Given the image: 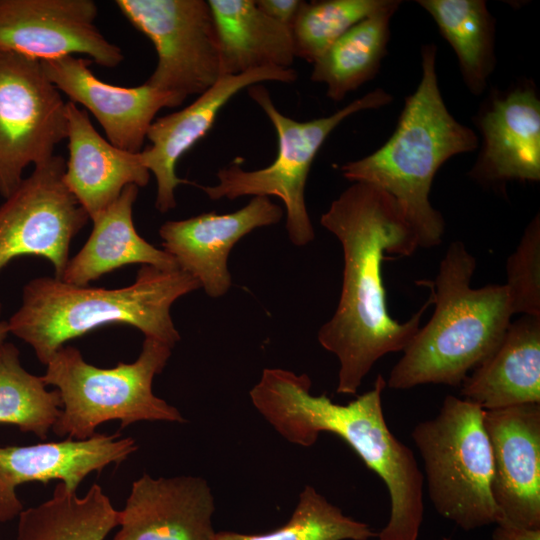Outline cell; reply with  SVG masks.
I'll return each instance as SVG.
<instances>
[{"mask_svg":"<svg viewBox=\"0 0 540 540\" xmlns=\"http://www.w3.org/2000/svg\"><path fill=\"white\" fill-rule=\"evenodd\" d=\"M138 449L131 437L95 433L86 440L66 438L25 446H0V522L20 515L23 505L16 488L27 482H62L76 492L93 472L120 464Z\"/></svg>","mask_w":540,"mask_h":540,"instance_id":"obj_17","label":"cell"},{"mask_svg":"<svg viewBox=\"0 0 540 540\" xmlns=\"http://www.w3.org/2000/svg\"><path fill=\"white\" fill-rule=\"evenodd\" d=\"M491 493L502 520L540 528V403L484 410Z\"/></svg>","mask_w":540,"mask_h":540,"instance_id":"obj_14","label":"cell"},{"mask_svg":"<svg viewBox=\"0 0 540 540\" xmlns=\"http://www.w3.org/2000/svg\"><path fill=\"white\" fill-rule=\"evenodd\" d=\"M214 496L197 476L133 481L125 506L118 511L113 540H213Z\"/></svg>","mask_w":540,"mask_h":540,"instance_id":"obj_19","label":"cell"},{"mask_svg":"<svg viewBox=\"0 0 540 540\" xmlns=\"http://www.w3.org/2000/svg\"><path fill=\"white\" fill-rule=\"evenodd\" d=\"M199 288L180 269L148 265L141 266L132 284L114 289L36 277L24 285L21 305L7 322L10 334L28 344L44 365L66 342L115 324L134 327L173 349L181 337L171 307Z\"/></svg>","mask_w":540,"mask_h":540,"instance_id":"obj_2","label":"cell"},{"mask_svg":"<svg viewBox=\"0 0 540 540\" xmlns=\"http://www.w3.org/2000/svg\"><path fill=\"white\" fill-rule=\"evenodd\" d=\"M297 76L293 68L273 67L221 76L185 108L156 118L146 137L151 144L140 152L143 165L156 179V209L166 213L176 207L177 186L189 183L176 174L178 160L208 133L220 110L233 96L254 84L292 83Z\"/></svg>","mask_w":540,"mask_h":540,"instance_id":"obj_16","label":"cell"},{"mask_svg":"<svg viewBox=\"0 0 540 540\" xmlns=\"http://www.w3.org/2000/svg\"><path fill=\"white\" fill-rule=\"evenodd\" d=\"M1 311H2V304H1V302H0V314H1Z\"/></svg>","mask_w":540,"mask_h":540,"instance_id":"obj_34","label":"cell"},{"mask_svg":"<svg viewBox=\"0 0 540 540\" xmlns=\"http://www.w3.org/2000/svg\"><path fill=\"white\" fill-rule=\"evenodd\" d=\"M69 157L64 183L90 220L103 213L130 184L145 187L150 179L140 152L117 148L92 125L88 112L67 101Z\"/></svg>","mask_w":540,"mask_h":540,"instance_id":"obj_20","label":"cell"},{"mask_svg":"<svg viewBox=\"0 0 540 540\" xmlns=\"http://www.w3.org/2000/svg\"><path fill=\"white\" fill-rule=\"evenodd\" d=\"M251 99L265 113L277 135V154L272 163L257 170H244L235 162L220 169L217 183L201 186L212 200H234L243 196H275L286 209V231L291 243L301 247L315 237L305 202V187L312 163L332 131L351 115L378 109L393 101L377 88L350 102L335 113L309 121H297L281 113L262 83L247 88Z\"/></svg>","mask_w":540,"mask_h":540,"instance_id":"obj_7","label":"cell"},{"mask_svg":"<svg viewBox=\"0 0 540 540\" xmlns=\"http://www.w3.org/2000/svg\"><path fill=\"white\" fill-rule=\"evenodd\" d=\"M513 314L540 316V218L537 214L526 227L516 250L506 263Z\"/></svg>","mask_w":540,"mask_h":540,"instance_id":"obj_30","label":"cell"},{"mask_svg":"<svg viewBox=\"0 0 540 540\" xmlns=\"http://www.w3.org/2000/svg\"><path fill=\"white\" fill-rule=\"evenodd\" d=\"M67 138V102L40 60L0 51V195L20 185L25 168L49 160Z\"/></svg>","mask_w":540,"mask_h":540,"instance_id":"obj_9","label":"cell"},{"mask_svg":"<svg viewBox=\"0 0 540 540\" xmlns=\"http://www.w3.org/2000/svg\"><path fill=\"white\" fill-rule=\"evenodd\" d=\"M377 536L369 525L346 516L313 486L307 485L283 526L263 534L216 532L213 540H368Z\"/></svg>","mask_w":540,"mask_h":540,"instance_id":"obj_28","label":"cell"},{"mask_svg":"<svg viewBox=\"0 0 540 540\" xmlns=\"http://www.w3.org/2000/svg\"><path fill=\"white\" fill-rule=\"evenodd\" d=\"M437 47L421 49L422 74L391 137L379 149L340 166L344 178L373 185L398 204L422 248L441 244L445 222L430 200L437 171L451 157L475 151L476 133L457 121L442 97L436 73Z\"/></svg>","mask_w":540,"mask_h":540,"instance_id":"obj_3","label":"cell"},{"mask_svg":"<svg viewBox=\"0 0 540 540\" xmlns=\"http://www.w3.org/2000/svg\"><path fill=\"white\" fill-rule=\"evenodd\" d=\"M460 387L461 397L483 410L540 403V316L511 322L497 349Z\"/></svg>","mask_w":540,"mask_h":540,"instance_id":"obj_21","label":"cell"},{"mask_svg":"<svg viewBox=\"0 0 540 540\" xmlns=\"http://www.w3.org/2000/svg\"><path fill=\"white\" fill-rule=\"evenodd\" d=\"M321 225L343 250L340 298L318 341L339 361L336 392L354 395L384 355L407 347L420 328L431 298L405 322L389 314L382 279L385 253L410 256L416 235L396 201L383 190L355 182L332 201Z\"/></svg>","mask_w":540,"mask_h":540,"instance_id":"obj_1","label":"cell"},{"mask_svg":"<svg viewBox=\"0 0 540 540\" xmlns=\"http://www.w3.org/2000/svg\"><path fill=\"white\" fill-rule=\"evenodd\" d=\"M172 348L145 337L134 362L100 368L85 361L79 349L64 345L45 364L46 386L58 390L62 401L53 433L86 440L101 424L118 420L125 428L141 421L185 423L181 412L153 393L155 376L165 369Z\"/></svg>","mask_w":540,"mask_h":540,"instance_id":"obj_6","label":"cell"},{"mask_svg":"<svg viewBox=\"0 0 540 540\" xmlns=\"http://www.w3.org/2000/svg\"><path fill=\"white\" fill-rule=\"evenodd\" d=\"M483 413L478 405L448 395L438 414L411 433L430 501L438 514L465 531L502 520L491 493L492 455Z\"/></svg>","mask_w":540,"mask_h":540,"instance_id":"obj_8","label":"cell"},{"mask_svg":"<svg viewBox=\"0 0 540 540\" xmlns=\"http://www.w3.org/2000/svg\"><path fill=\"white\" fill-rule=\"evenodd\" d=\"M385 387L379 374L371 390L342 405L325 394L313 395L309 385H297L283 400L281 428L290 443L302 447H311L322 432L345 441L388 489L390 517L378 533L379 540H418L424 518V474L414 452L385 421Z\"/></svg>","mask_w":540,"mask_h":540,"instance_id":"obj_5","label":"cell"},{"mask_svg":"<svg viewBox=\"0 0 540 540\" xmlns=\"http://www.w3.org/2000/svg\"><path fill=\"white\" fill-rule=\"evenodd\" d=\"M97 15L93 0H0V51L40 61L84 54L115 68L122 50L100 32Z\"/></svg>","mask_w":540,"mask_h":540,"instance_id":"obj_12","label":"cell"},{"mask_svg":"<svg viewBox=\"0 0 540 540\" xmlns=\"http://www.w3.org/2000/svg\"><path fill=\"white\" fill-rule=\"evenodd\" d=\"M400 5L399 0H388L380 10L351 27L313 63L310 79L324 84L332 101L343 100L377 75L387 53L390 21Z\"/></svg>","mask_w":540,"mask_h":540,"instance_id":"obj_24","label":"cell"},{"mask_svg":"<svg viewBox=\"0 0 540 540\" xmlns=\"http://www.w3.org/2000/svg\"><path fill=\"white\" fill-rule=\"evenodd\" d=\"M457 56L473 95L484 92L495 65V19L483 0H418Z\"/></svg>","mask_w":540,"mask_h":540,"instance_id":"obj_26","label":"cell"},{"mask_svg":"<svg viewBox=\"0 0 540 540\" xmlns=\"http://www.w3.org/2000/svg\"><path fill=\"white\" fill-rule=\"evenodd\" d=\"M125 18L154 45L157 63L146 83L186 99L221 77L219 44L205 0H116Z\"/></svg>","mask_w":540,"mask_h":540,"instance_id":"obj_10","label":"cell"},{"mask_svg":"<svg viewBox=\"0 0 540 540\" xmlns=\"http://www.w3.org/2000/svg\"><path fill=\"white\" fill-rule=\"evenodd\" d=\"M49 80L74 104L90 111L107 140L119 149L139 153L149 127L163 108H176L184 98L148 85L121 87L98 79L89 58L64 56L41 61Z\"/></svg>","mask_w":540,"mask_h":540,"instance_id":"obj_15","label":"cell"},{"mask_svg":"<svg viewBox=\"0 0 540 540\" xmlns=\"http://www.w3.org/2000/svg\"><path fill=\"white\" fill-rule=\"evenodd\" d=\"M139 187L127 185L120 196L97 218L92 231L76 255L69 258L60 278L66 283L86 286L129 264L179 269L175 259L143 239L136 231L133 206Z\"/></svg>","mask_w":540,"mask_h":540,"instance_id":"obj_22","label":"cell"},{"mask_svg":"<svg viewBox=\"0 0 540 540\" xmlns=\"http://www.w3.org/2000/svg\"><path fill=\"white\" fill-rule=\"evenodd\" d=\"M257 7L268 17L291 29L301 0H255Z\"/></svg>","mask_w":540,"mask_h":540,"instance_id":"obj_31","label":"cell"},{"mask_svg":"<svg viewBox=\"0 0 540 540\" xmlns=\"http://www.w3.org/2000/svg\"><path fill=\"white\" fill-rule=\"evenodd\" d=\"M1 523V522H0Z\"/></svg>","mask_w":540,"mask_h":540,"instance_id":"obj_35","label":"cell"},{"mask_svg":"<svg viewBox=\"0 0 540 540\" xmlns=\"http://www.w3.org/2000/svg\"><path fill=\"white\" fill-rule=\"evenodd\" d=\"M62 409L57 389L48 390L41 376L28 372L20 351L10 342L0 345V424L48 438Z\"/></svg>","mask_w":540,"mask_h":540,"instance_id":"obj_27","label":"cell"},{"mask_svg":"<svg viewBox=\"0 0 540 540\" xmlns=\"http://www.w3.org/2000/svg\"><path fill=\"white\" fill-rule=\"evenodd\" d=\"M476 125L482 146L470 176L483 184L540 180V98L532 83L495 94Z\"/></svg>","mask_w":540,"mask_h":540,"instance_id":"obj_18","label":"cell"},{"mask_svg":"<svg viewBox=\"0 0 540 540\" xmlns=\"http://www.w3.org/2000/svg\"><path fill=\"white\" fill-rule=\"evenodd\" d=\"M18 519L16 540H105L118 527V510L98 484L80 497L59 482L50 499Z\"/></svg>","mask_w":540,"mask_h":540,"instance_id":"obj_25","label":"cell"},{"mask_svg":"<svg viewBox=\"0 0 540 540\" xmlns=\"http://www.w3.org/2000/svg\"><path fill=\"white\" fill-rule=\"evenodd\" d=\"M388 0L302 1L290 29L295 56L313 64L351 27Z\"/></svg>","mask_w":540,"mask_h":540,"instance_id":"obj_29","label":"cell"},{"mask_svg":"<svg viewBox=\"0 0 540 540\" xmlns=\"http://www.w3.org/2000/svg\"><path fill=\"white\" fill-rule=\"evenodd\" d=\"M9 334L8 322L0 320V345L6 341Z\"/></svg>","mask_w":540,"mask_h":540,"instance_id":"obj_33","label":"cell"},{"mask_svg":"<svg viewBox=\"0 0 540 540\" xmlns=\"http://www.w3.org/2000/svg\"><path fill=\"white\" fill-rule=\"evenodd\" d=\"M492 540H540V528H527L501 520L496 523Z\"/></svg>","mask_w":540,"mask_h":540,"instance_id":"obj_32","label":"cell"},{"mask_svg":"<svg viewBox=\"0 0 540 540\" xmlns=\"http://www.w3.org/2000/svg\"><path fill=\"white\" fill-rule=\"evenodd\" d=\"M476 259L452 242L430 288L433 315L403 350L386 386L406 390L424 384L460 387L501 343L513 314L505 284L472 288Z\"/></svg>","mask_w":540,"mask_h":540,"instance_id":"obj_4","label":"cell"},{"mask_svg":"<svg viewBox=\"0 0 540 540\" xmlns=\"http://www.w3.org/2000/svg\"><path fill=\"white\" fill-rule=\"evenodd\" d=\"M65 164L53 155L35 166L0 205V273L18 257L37 256L62 277L71 242L89 220L64 183Z\"/></svg>","mask_w":540,"mask_h":540,"instance_id":"obj_11","label":"cell"},{"mask_svg":"<svg viewBox=\"0 0 540 540\" xmlns=\"http://www.w3.org/2000/svg\"><path fill=\"white\" fill-rule=\"evenodd\" d=\"M283 215L269 197L255 196L231 213L211 211L166 221L159 229L161 245L208 296L219 298L232 286L227 262L236 243L253 230L279 223Z\"/></svg>","mask_w":540,"mask_h":540,"instance_id":"obj_13","label":"cell"},{"mask_svg":"<svg viewBox=\"0 0 540 540\" xmlns=\"http://www.w3.org/2000/svg\"><path fill=\"white\" fill-rule=\"evenodd\" d=\"M220 56L221 76L262 68H292L291 31L264 14L255 0H208Z\"/></svg>","mask_w":540,"mask_h":540,"instance_id":"obj_23","label":"cell"}]
</instances>
